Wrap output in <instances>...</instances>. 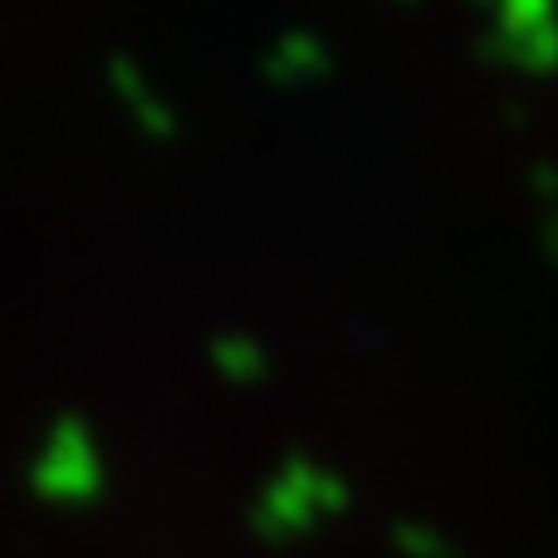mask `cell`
Segmentation results:
<instances>
[]
</instances>
